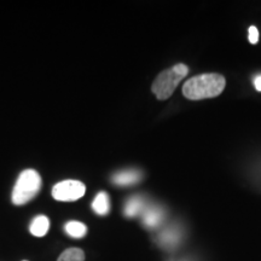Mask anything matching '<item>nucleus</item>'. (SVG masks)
I'll list each match as a JSON object with an SVG mask.
<instances>
[{
    "label": "nucleus",
    "mask_w": 261,
    "mask_h": 261,
    "mask_svg": "<svg viewBox=\"0 0 261 261\" xmlns=\"http://www.w3.org/2000/svg\"><path fill=\"white\" fill-rule=\"evenodd\" d=\"M64 231L73 238H83L87 234V226L80 221H68L64 226Z\"/></svg>",
    "instance_id": "obj_10"
},
{
    "label": "nucleus",
    "mask_w": 261,
    "mask_h": 261,
    "mask_svg": "<svg viewBox=\"0 0 261 261\" xmlns=\"http://www.w3.org/2000/svg\"><path fill=\"white\" fill-rule=\"evenodd\" d=\"M86 187L79 180H64L58 182L52 189L55 200L62 202H73L80 200L85 195Z\"/></svg>",
    "instance_id": "obj_4"
},
{
    "label": "nucleus",
    "mask_w": 261,
    "mask_h": 261,
    "mask_svg": "<svg viewBox=\"0 0 261 261\" xmlns=\"http://www.w3.org/2000/svg\"><path fill=\"white\" fill-rule=\"evenodd\" d=\"M92 210L98 215H107L110 212V198L106 191H100L92 202Z\"/></svg>",
    "instance_id": "obj_9"
},
{
    "label": "nucleus",
    "mask_w": 261,
    "mask_h": 261,
    "mask_svg": "<svg viewBox=\"0 0 261 261\" xmlns=\"http://www.w3.org/2000/svg\"><path fill=\"white\" fill-rule=\"evenodd\" d=\"M145 208L146 205L144 197H142V196H133V197H130L126 202L123 213H125L127 218H133L142 213V212H144Z\"/></svg>",
    "instance_id": "obj_7"
},
{
    "label": "nucleus",
    "mask_w": 261,
    "mask_h": 261,
    "mask_svg": "<svg viewBox=\"0 0 261 261\" xmlns=\"http://www.w3.org/2000/svg\"><path fill=\"white\" fill-rule=\"evenodd\" d=\"M41 189V177L34 169H24L12 190V203L22 205L31 202Z\"/></svg>",
    "instance_id": "obj_2"
},
{
    "label": "nucleus",
    "mask_w": 261,
    "mask_h": 261,
    "mask_svg": "<svg viewBox=\"0 0 261 261\" xmlns=\"http://www.w3.org/2000/svg\"><path fill=\"white\" fill-rule=\"evenodd\" d=\"M225 77L217 73L203 74L192 77L184 84L182 94L191 100L219 96L225 89Z\"/></svg>",
    "instance_id": "obj_1"
},
{
    "label": "nucleus",
    "mask_w": 261,
    "mask_h": 261,
    "mask_svg": "<svg viewBox=\"0 0 261 261\" xmlns=\"http://www.w3.org/2000/svg\"><path fill=\"white\" fill-rule=\"evenodd\" d=\"M188 71V67L182 63L163 70L152 84V92L160 100L167 99L177 89L179 83L187 76Z\"/></svg>",
    "instance_id": "obj_3"
},
{
    "label": "nucleus",
    "mask_w": 261,
    "mask_h": 261,
    "mask_svg": "<svg viewBox=\"0 0 261 261\" xmlns=\"http://www.w3.org/2000/svg\"><path fill=\"white\" fill-rule=\"evenodd\" d=\"M165 218V212L160 207H149L143 212V224L148 228H155L162 223Z\"/></svg>",
    "instance_id": "obj_6"
},
{
    "label": "nucleus",
    "mask_w": 261,
    "mask_h": 261,
    "mask_svg": "<svg viewBox=\"0 0 261 261\" xmlns=\"http://www.w3.org/2000/svg\"><path fill=\"white\" fill-rule=\"evenodd\" d=\"M50 230V220L45 215H38L35 217L29 226V231L33 236L44 237Z\"/></svg>",
    "instance_id": "obj_8"
},
{
    "label": "nucleus",
    "mask_w": 261,
    "mask_h": 261,
    "mask_svg": "<svg viewBox=\"0 0 261 261\" xmlns=\"http://www.w3.org/2000/svg\"><path fill=\"white\" fill-rule=\"evenodd\" d=\"M57 261H85V253L80 248H69L61 254Z\"/></svg>",
    "instance_id": "obj_12"
},
{
    "label": "nucleus",
    "mask_w": 261,
    "mask_h": 261,
    "mask_svg": "<svg viewBox=\"0 0 261 261\" xmlns=\"http://www.w3.org/2000/svg\"><path fill=\"white\" fill-rule=\"evenodd\" d=\"M179 240H180V234L177 232V230L163 231V232L159 236L160 244L166 248L174 247L175 244L178 243Z\"/></svg>",
    "instance_id": "obj_11"
},
{
    "label": "nucleus",
    "mask_w": 261,
    "mask_h": 261,
    "mask_svg": "<svg viewBox=\"0 0 261 261\" xmlns=\"http://www.w3.org/2000/svg\"><path fill=\"white\" fill-rule=\"evenodd\" d=\"M257 40H259V31H257L256 27H252L249 28V41L250 44H256Z\"/></svg>",
    "instance_id": "obj_13"
},
{
    "label": "nucleus",
    "mask_w": 261,
    "mask_h": 261,
    "mask_svg": "<svg viewBox=\"0 0 261 261\" xmlns=\"http://www.w3.org/2000/svg\"><path fill=\"white\" fill-rule=\"evenodd\" d=\"M23 261H27V260H23Z\"/></svg>",
    "instance_id": "obj_15"
},
{
    "label": "nucleus",
    "mask_w": 261,
    "mask_h": 261,
    "mask_svg": "<svg viewBox=\"0 0 261 261\" xmlns=\"http://www.w3.org/2000/svg\"><path fill=\"white\" fill-rule=\"evenodd\" d=\"M143 178V173L138 169H125L113 175L112 181L117 187H130L139 182Z\"/></svg>",
    "instance_id": "obj_5"
},
{
    "label": "nucleus",
    "mask_w": 261,
    "mask_h": 261,
    "mask_svg": "<svg viewBox=\"0 0 261 261\" xmlns=\"http://www.w3.org/2000/svg\"><path fill=\"white\" fill-rule=\"evenodd\" d=\"M254 85H255V89L261 92V74H257L254 76Z\"/></svg>",
    "instance_id": "obj_14"
}]
</instances>
